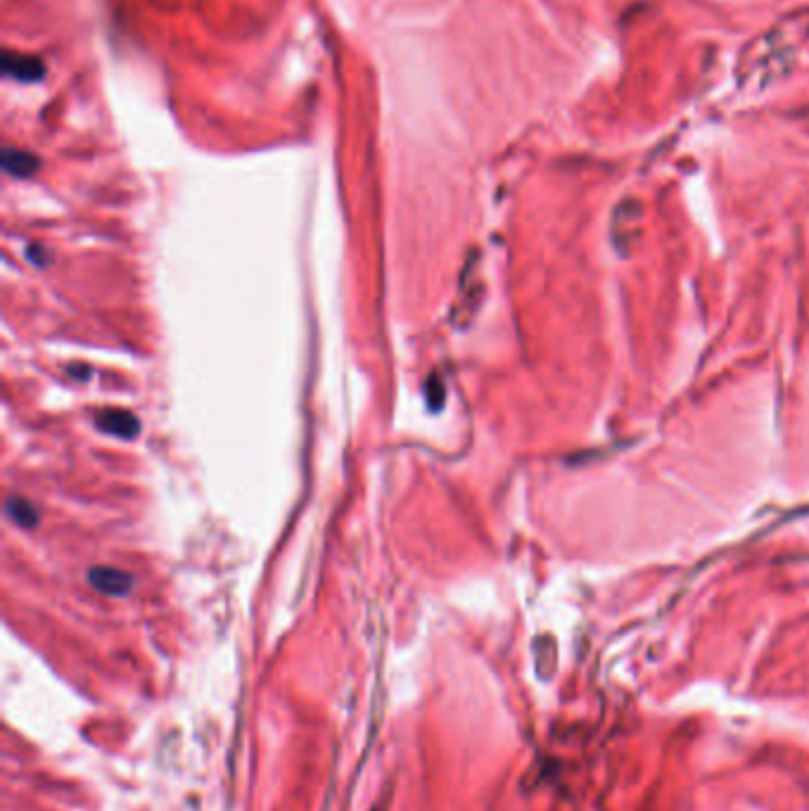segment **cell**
I'll return each mask as SVG.
<instances>
[{
  "mask_svg": "<svg viewBox=\"0 0 809 811\" xmlns=\"http://www.w3.org/2000/svg\"><path fill=\"white\" fill-rule=\"evenodd\" d=\"M88 581L96 590L114 598L127 596L128 590L133 589L131 574L117 570V567H93V570H88Z\"/></svg>",
  "mask_w": 809,
  "mask_h": 811,
  "instance_id": "obj_1",
  "label": "cell"
},
{
  "mask_svg": "<svg viewBox=\"0 0 809 811\" xmlns=\"http://www.w3.org/2000/svg\"><path fill=\"white\" fill-rule=\"evenodd\" d=\"M97 430L108 432L112 436H119V439H133L138 436L140 423L138 418L128 411H121V408H105L96 416Z\"/></svg>",
  "mask_w": 809,
  "mask_h": 811,
  "instance_id": "obj_2",
  "label": "cell"
},
{
  "mask_svg": "<svg viewBox=\"0 0 809 811\" xmlns=\"http://www.w3.org/2000/svg\"><path fill=\"white\" fill-rule=\"evenodd\" d=\"M3 72H5L7 78H15V81H22V84H31V81L43 78L46 67L34 55H22L7 50L5 57H3Z\"/></svg>",
  "mask_w": 809,
  "mask_h": 811,
  "instance_id": "obj_3",
  "label": "cell"
},
{
  "mask_svg": "<svg viewBox=\"0 0 809 811\" xmlns=\"http://www.w3.org/2000/svg\"><path fill=\"white\" fill-rule=\"evenodd\" d=\"M38 167H41V161L31 155V152H26V149L7 148L3 152V169H5V173L15 176V179H29V176L36 173Z\"/></svg>",
  "mask_w": 809,
  "mask_h": 811,
  "instance_id": "obj_4",
  "label": "cell"
},
{
  "mask_svg": "<svg viewBox=\"0 0 809 811\" xmlns=\"http://www.w3.org/2000/svg\"><path fill=\"white\" fill-rule=\"evenodd\" d=\"M5 515L13 519L15 525L25 527V529H31V527L38 525V510L26 498H19V496H10L7 498Z\"/></svg>",
  "mask_w": 809,
  "mask_h": 811,
  "instance_id": "obj_5",
  "label": "cell"
},
{
  "mask_svg": "<svg viewBox=\"0 0 809 811\" xmlns=\"http://www.w3.org/2000/svg\"><path fill=\"white\" fill-rule=\"evenodd\" d=\"M427 392L430 394H437V399H432L430 406L432 408H442L444 404V385L437 375H432L430 382H427Z\"/></svg>",
  "mask_w": 809,
  "mask_h": 811,
  "instance_id": "obj_6",
  "label": "cell"
}]
</instances>
